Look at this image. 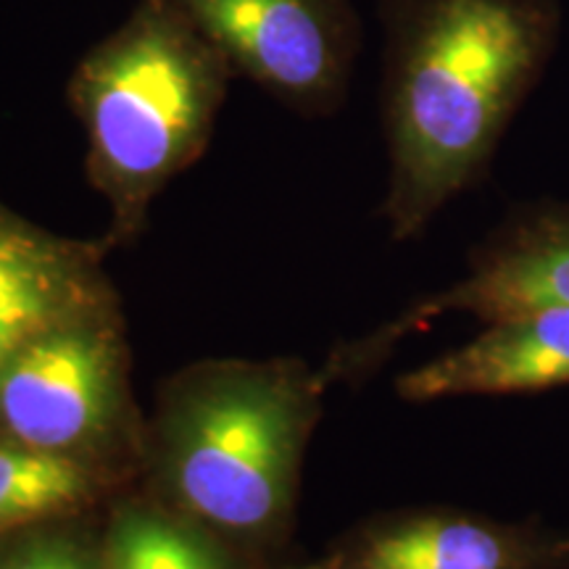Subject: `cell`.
<instances>
[{"instance_id": "obj_1", "label": "cell", "mask_w": 569, "mask_h": 569, "mask_svg": "<svg viewBox=\"0 0 569 569\" xmlns=\"http://www.w3.org/2000/svg\"><path fill=\"white\" fill-rule=\"evenodd\" d=\"M382 119L396 240L472 188L528 101L561 32L559 0H380Z\"/></svg>"}, {"instance_id": "obj_2", "label": "cell", "mask_w": 569, "mask_h": 569, "mask_svg": "<svg viewBox=\"0 0 569 569\" xmlns=\"http://www.w3.org/2000/svg\"><path fill=\"white\" fill-rule=\"evenodd\" d=\"M232 80L222 53L153 0L80 56L67 98L92 188L109 201L111 240L138 234L153 198L201 159Z\"/></svg>"}, {"instance_id": "obj_3", "label": "cell", "mask_w": 569, "mask_h": 569, "mask_svg": "<svg viewBox=\"0 0 569 569\" xmlns=\"http://www.w3.org/2000/svg\"><path fill=\"white\" fill-rule=\"evenodd\" d=\"M317 396L277 367H219L177 390L161 422V472L180 507L230 536L274 530L290 507Z\"/></svg>"}, {"instance_id": "obj_4", "label": "cell", "mask_w": 569, "mask_h": 569, "mask_svg": "<svg viewBox=\"0 0 569 569\" xmlns=\"http://www.w3.org/2000/svg\"><path fill=\"white\" fill-rule=\"evenodd\" d=\"M277 101L309 117L340 109L365 30L353 0H153Z\"/></svg>"}, {"instance_id": "obj_5", "label": "cell", "mask_w": 569, "mask_h": 569, "mask_svg": "<svg viewBox=\"0 0 569 569\" xmlns=\"http://www.w3.org/2000/svg\"><path fill=\"white\" fill-rule=\"evenodd\" d=\"M124 393L122 336L101 306L0 365V425L11 440L84 461L117 432Z\"/></svg>"}, {"instance_id": "obj_6", "label": "cell", "mask_w": 569, "mask_h": 569, "mask_svg": "<svg viewBox=\"0 0 569 569\" xmlns=\"http://www.w3.org/2000/svg\"><path fill=\"white\" fill-rule=\"evenodd\" d=\"M540 306H569V203L540 201L509 213L469 261V272L361 346L377 353L443 315L490 322Z\"/></svg>"}, {"instance_id": "obj_7", "label": "cell", "mask_w": 569, "mask_h": 569, "mask_svg": "<svg viewBox=\"0 0 569 569\" xmlns=\"http://www.w3.org/2000/svg\"><path fill=\"white\" fill-rule=\"evenodd\" d=\"M322 569H569V530L415 511L369 525Z\"/></svg>"}, {"instance_id": "obj_8", "label": "cell", "mask_w": 569, "mask_h": 569, "mask_svg": "<svg viewBox=\"0 0 569 569\" xmlns=\"http://www.w3.org/2000/svg\"><path fill=\"white\" fill-rule=\"evenodd\" d=\"M561 386H569V306H540L490 319L478 338L398 377L396 390L425 403Z\"/></svg>"}, {"instance_id": "obj_9", "label": "cell", "mask_w": 569, "mask_h": 569, "mask_svg": "<svg viewBox=\"0 0 569 569\" xmlns=\"http://www.w3.org/2000/svg\"><path fill=\"white\" fill-rule=\"evenodd\" d=\"M101 306L96 248L42 232L0 206V365L40 332Z\"/></svg>"}, {"instance_id": "obj_10", "label": "cell", "mask_w": 569, "mask_h": 569, "mask_svg": "<svg viewBox=\"0 0 569 569\" xmlns=\"http://www.w3.org/2000/svg\"><path fill=\"white\" fill-rule=\"evenodd\" d=\"M92 493L84 461L0 440V528L82 507Z\"/></svg>"}, {"instance_id": "obj_11", "label": "cell", "mask_w": 569, "mask_h": 569, "mask_svg": "<svg viewBox=\"0 0 569 569\" xmlns=\"http://www.w3.org/2000/svg\"><path fill=\"white\" fill-rule=\"evenodd\" d=\"M106 569H230V565L190 525L161 511L130 507L111 522Z\"/></svg>"}, {"instance_id": "obj_12", "label": "cell", "mask_w": 569, "mask_h": 569, "mask_svg": "<svg viewBox=\"0 0 569 569\" xmlns=\"http://www.w3.org/2000/svg\"><path fill=\"white\" fill-rule=\"evenodd\" d=\"M0 569H92L84 553L69 540H38L13 553Z\"/></svg>"}]
</instances>
